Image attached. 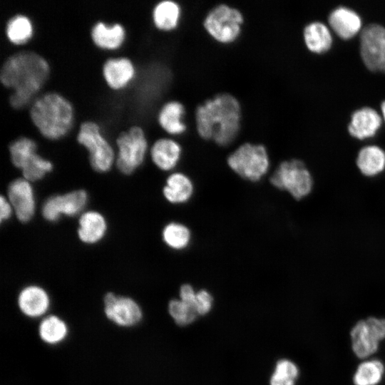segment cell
Listing matches in <instances>:
<instances>
[{
	"label": "cell",
	"mask_w": 385,
	"mask_h": 385,
	"mask_svg": "<svg viewBox=\"0 0 385 385\" xmlns=\"http://www.w3.org/2000/svg\"><path fill=\"white\" fill-rule=\"evenodd\" d=\"M227 165L240 177L252 182L260 180L270 168L266 148L262 144L245 143L227 159Z\"/></svg>",
	"instance_id": "5"
},
{
	"label": "cell",
	"mask_w": 385,
	"mask_h": 385,
	"mask_svg": "<svg viewBox=\"0 0 385 385\" xmlns=\"http://www.w3.org/2000/svg\"><path fill=\"white\" fill-rule=\"evenodd\" d=\"M150 153L153 163L159 169L168 171L178 164L182 155V147L172 138H161L154 142Z\"/></svg>",
	"instance_id": "16"
},
{
	"label": "cell",
	"mask_w": 385,
	"mask_h": 385,
	"mask_svg": "<svg viewBox=\"0 0 385 385\" xmlns=\"http://www.w3.org/2000/svg\"><path fill=\"white\" fill-rule=\"evenodd\" d=\"M243 23L244 16L239 9L222 4L207 14L202 24L212 39L227 44L239 37Z\"/></svg>",
	"instance_id": "6"
},
{
	"label": "cell",
	"mask_w": 385,
	"mask_h": 385,
	"mask_svg": "<svg viewBox=\"0 0 385 385\" xmlns=\"http://www.w3.org/2000/svg\"><path fill=\"white\" fill-rule=\"evenodd\" d=\"M168 312L178 325L184 326L192 323L197 314L195 309L180 299H173L169 302Z\"/></svg>",
	"instance_id": "32"
},
{
	"label": "cell",
	"mask_w": 385,
	"mask_h": 385,
	"mask_svg": "<svg viewBox=\"0 0 385 385\" xmlns=\"http://www.w3.org/2000/svg\"><path fill=\"white\" fill-rule=\"evenodd\" d=\"M78 143L84 146L89 153L92 168L98 172H106L114 161V151L101 131L99 125L93 120L81 123L76 136Z\"/></svg>",
	"instance_id": "9"
},
{
	"label": "cell",
	"mask_w": 385,
	"mask_h": 385,
	"mask_svg": "<svg viewBox=\"0 0 385 385\" xmlns=\"http://www.w3.org/2000/svg\"><path fill=\"white\" fill-rule=\"evenodd\" d=\"M135 67L125 57L108 58L103 66V75L108 86L113 89L124 88L134 77Z\"/></svg>",
	"instance_id": "15"
},
{
	"label": "cell",
	"mask_w": 385,
	"mask_h": 385,
	"mask_svg": "<svg viewBox=\"0 0 385 385\" xmlns=\"http://www.w3.org/2000/svg\"><path fill=\"white\" fill-rule=\"evenodd\" d=\"M50 73L48 61L32 51H21L8 57L0 71L1 83L11 88L9 102L14 108L31 104Z\"/></svg>",
	"instance_id": "1"
},
{
	"label": "cell",
	"mask_w": 385,
	"mask_h": 385,
	"mask_svg": "<svg viewBox=\"0 0 385 385\" xmlns=\"http://www.w3.org/2000/svg\"><path fill=\"white\" fill-rule=\"evenodd\" d=\"M194 185L190 178L184 173L170 174L163 190L165 198L172 204L187 202L192 196Z\"/></svg>",
	"instance_id": "21"
},
{
	"label": "cell",
	"mask_w": 385,
	"mask_h": 385,
	"mask_svg": "<svg viewBox=\"0 0 385 385\" xmlns=\"http://www.w3.org/2000/svg\"><path fill=\"white\" fill-rule=\"evenodd\" d=\"M360 54L366 66L373 71L385 72V27L366 25L360 33Z\"/></svg>",
	"instance_id": "10"
},
{
	"label": "cell",
	"mask_w": 385,
	"mask_h": 385,
	"mask_svg": "<svg viewBox=\"0 0 385 385\" xmlns=\"http://www.w3.org/2000/svg\"><path fill=\"white\" fill-rule=\"evenodd\" d=\"M163 240L170 248L182 250L191 241V232L188 227L179 222H170L165 226L162 232Z\"/></svg>",
	"instance_id": "30"
},
{
	"label": "cell",
	"mask_w": 385,
	"mask_h": 385,
	"mask_svg": "<svg viewBox=\"0 0 385 385\" xmlns=\"http://www.w3.org/2000/svg\"><path fill=\"white\" fill-rule=\"evenodd\" d=\"M381 125L379 113L372 108L363 107L351 114L348 130L351 135L361 140L374 135Z\"/></svg>",
	"instance_id": "17"
},
{
	"label": "cell",
	"mask_w": 385,
	"mask_h": 385,
	"mask_svg": "<svg viewBox=\"0 0 385 385\" xmlns=\"http://www.w3.org/2000/svg\"><path fill=\"white\" fill-rule=\"evenodd\" d=\"M87 200V193L82 190L63 195H54L44 202L42 214L46 220L51 222L57 220L61 215H76L84 208Z\"/></svg>",
	"instance_id": "12"
},
{
	"label": "cell",
	"mask_w": 385,
	"mask_h": 385,
	"mask_svg": "<svg viewBox=\"0 0 385 385\" xmlns=\"http://www.w3.org/2000/svg\"><path fill=\"white\" fill-rule=\"evenodd\" d=\"M18 307L23 314L29 318L43 316L50 307V297L39 286L29 285L19 294Z\"/></svg>",
	"instance_id": "14"
},
{
	"label": "cell",
	"mask_w": 385,
	"mask_h": 385,
	"mask_svg": "<svg viewBox=\"0 0 385 385\" xmlns=\"http://www.w3.org/2000/svg\"><path fill=\"white\" fill-rule=\"evenodd\" d=\"M68 328L66 323L56 315L44 317L38 326V334L41 339L51 345L63 342L67 337Z\"/></svg>",
	"instance_id": "27"
},
{
	"label": "cell",
	"mask_w": 385,
	"mask_h": 385,
	"mask_svg": "<svg viewBox=\"0 0 385 385\" xmlns=\"http://www.w3.org/2000/svg\"><path fill=\"white\" fill-rule=\"evenodd\" d=\"M106 229L104 217L98 212L89 211L83 213L79 219L78 235L82 242L93 244L103 237Z\"/></svg>",
	"instance_id": "23"
},
{
	"label": "cell",
	"mask_w": 385,
	"mask_h": 385,
	"mask_svg": "<svg viewBox=\"0 0 385 385\" xmlns=\"http://www.w3.org/2000/svg\"><path fill=\"white\" fill-rule=\"evenodd\" d=\"M31 121L41 134L50 140H57L68 133L73 122L71 102L56 92L36 97L29 110Z\"/></svg>",
	"instance_id": "3"
},
{
	"label": "cell",
	"mask_w": 385,
	"mask_h": 385,
	"mask_svg": "<svg viewBox=\"0 0 385 385\" xmlns=\"http://www.w3.org/2000/svg\"><path fill=\"white\" fill-rule=\"evenodd\" d=\"M299 376L297 364L289 359H279L270 380V385H296Z\"/></svg>",
	"instance_id": "31"
},
{
	"label": "cell",
	"mask_w": 385,
	"mask_h": 385,
	"mask_svg": "<svg viewBox=\"0 0 385 385\" xmlns=\"http://www.w3.org/2000/svg\"><path fill=\"white\" fill-rule=\"evenodd\" d=\"M34 27L30 19L24 14H16L9 19L6 26L8 39L16 45L26 43L33 36Z\"/></svg>",
	"instance_id": "28"
},
{
	"label": "cell",
	"mask_w": 385,
	"mask_h": 385,
	"mask_svg": "<svg viewBox=\"0 0 385 385\" xmlns=\"http://www.w3.org/2000/svg\"><path fill=\"white\" fill-rule=\"evenodd\" d=\"M239 101L228 93H218L205 100L195 109V128L199 136L220 146L232 143L241 125Z\"/></svg>",
	"instance_id": "2"
},
{
	"label": "cell",
	"mask_w": 385,
	"mask_h": 385,
	"mask_svg": "<svg viewBox=\"0 0 385 385\" xmlns=\"http://www.w3.org/2000/svg\"><path fill=\"white\" fill-rule=\"evenodd\" d=\"M8 195L18 219L23 222L29 221L35 212L34 194L29 181L14 180L9 186Z\"/></svg>",
	"instance_id": "13"
},
{
	"label": "cell",
	"mask_w": 385,
	"mask_h": 385,
	"mask_svg": "<svg viewBox=\"0 0 385 385\" xmlns=\"http://www.w3.org/2000/svg\"><path fill=\"white\" fill-rule=\"evenodd\" d=\"M103 303L106 317L120 327H133L143 318L140 307L130 297L108 292L103 298Z\"/></svg>",
	"instance_id": "11"
},
{
	"label": "cell",
	"mask_w": 385,
	"mask_h": 385,
	"mask_svg": "<svg viewBox=\"0 0 385 385\" xmlns=\"http://www.w3.org/2000/svg\"><path fill=\"white\" fill-rule=\"evenodd\" d=\"M356 163L364 175H377L385 169V151L377 145L364 146L359 151Z\"/></svg>",
	"instance_id": "24"
},
{
	"label": "cell",
	"mask_w": 385,
	"mask_h": 385,
	"mask_svg": "<svg viewBox=\"0 0 385 385\" xmlns=\"http://www.w3.org/2000/svg\"><path fill=\"white\" fill-rule=\"evenodd\" d=\"M53 164L42 158L38 153L22 169L24 179L28 181H36L41 179L47 173L52 170Z\"/></svg>",
	"instance_id": "33"
},
{
	"label": "cell",
	"mask_w": 385,
	"mask_h": 385,
	"mask_svg": "<svg viewBox=\"0 0 385 385\" xmlns=\"http://www.w3.org/2000/svg\"><path fill=\"white\" fill-rule=\"evenodd\" d=\"M349 346L359 361L376 356L385 341V317L369 315L357 319L349 332Z\"/></svg>",
	"instance_id": "4"
},
{
	"label": "cell",
	"mask_w": 385,
	"mask_h": 385,
	"mask_svg": "<svg viewBox=\"0 0 385 385\" xmlns=\"http://www.w3.org/2000/svg\"><path fill=\"white\" fill-rule=\"evenodd\" d=\"M307 47L314 53L328 51L332 43V36L329 28L322 22L313 21L307 24L303 31Z\"/></svg>",
	"instance_id": "26"
},
{
	"label": "cell",
	"mask_w": 385,
	"mask_h": 385,
	"mask_svg": "<svg viewBox=\"0 0 385 385\" xmlns=\"http://www.w3.org/2000/svg\"><path fill=\"white\" fill-rule=\"evenodd\" d=\"M271 184L288 192L294 199L307 196L313 188V178L306 165L300 160L282 162L270 178Z\"/></svg>",
	"instance_id": "7"
},
{
	"label": "cell",
	"mask_w": 385,
	"mask_h": 385,
	"mask_svg": "<svg viewBox=\"0 0 385 385\" xmlns=\"http://www.w3.org/2000/svg\"><path fill=\"white\" fill-rule=\"evenodd\" d=\"M381 112H382V115H383V118H384V120L385 121V101H383L381 104Z\"/></svg>",
	"instance_id": "37"
},
{
	"label": "cell",
	"mask_w": 385,
	"mask_h": 385,
	"mask_svg": "<svg viewBox=\"0 0 385 385\" xmlns=\"http://www.w3.org/2000/svg\"><path fill=\"white\" fill-rule=\"evenodd\" d=\"M212 305V297L210 293L201 289L196 292L195 308L197 314L204 315L207 314Z\"/></svg>",
	"instance_id": "34"
},
{
	"label": "cell",
	"mask_w": 385,
	"mask_h": 385,
	"mask_svg": "<svg viewBox=\"0 0 385 385\" xmlns=\"http://www.w3.org/2000/svg\"><path fill=\"white\" fill-rule=\"evenodd\" d=\"M13 207L3 196L1 197V222L10 217Z\"/></svg>",
	"instance_id": "36"
},
{
	"label": "cell",
	"mask_w": 385,
	"mask_h": 385,
	"mask_svg": "<svg viewBox=\"0 0 385 385\" xmlns=\"http://www.w3.org/2000/svg\"><path fill=\"white\" fill-rule=\"evenodd\" d=\"M328 22L333 31L344 39L350 38L359 33L362 24L360 16L346 6H339L332 11Z\"/></svg>",
	"instance_id": "18"
},
{
	"label": "cell",
	"mask_w": 385,
	"mask_h": 385,
	"mask_svg": "<svg viewBox=\"0 0 385 385\" xmlns=\"http://www.w3.org/2000/svg\"><path fill=\"white\" fill-rule=\"evenodd\" d=\"M115 143L118 170L124 174L132 173L143 163L148 150V141L143 128L139 125L130 126L119 133Z\"/></svg>",
	"instance_id": "8"
},
{
	"label": "cell",
	"mask_w": 385,
	"mask_h": 385,
	"mask_svg": "<svg viewBox=\"0 0 385 385\" xmlns=\"http://www.w3.org/2000/svg\"><path fill=\"white\" fill-rule=\"evenodd\" d=\"M185 108L178 101H170L160 108L158 114L160 126L170 135L183 134L187 125L184 122Z\"/></svg>",
	"instance_id": "19"
},
{
	"label": "cell",
	"mask_w": 385,
	"mask_h": 385,
	"mask_svg": "<svg viewBox=\"0 0 385 385\" xmlns=\"http://www.w3.org/2000/svg\"><path fill=\"white\" fill-rule=\"evenodd\" d=\"M91 36L98 47L113 50L119 48L123 43L125 31L120 24L107 26L103 21H98L92 27Z\"/></svg>",
	"instance_id": "22"
},
{
	"label": "cell",
	"mask_w": 385,
	"mask_h": 385,
	"mask_svg": "<svg viewBox=\"0 0 385 385\" xmlns=\"http://www.w3.org/2000/svg\"><path fill=\"white\" fill-rule=\"evenodd\" d=\"M180 16V6L173 1H160L152 11V18L155 27L163 31H170L176 29Z\"/></svg>",
	"instance_id": "25"
},
{
	"label": "cell",
	"mask_w": 385,
	"mask_h": 385,
	"mask_svg": "<svg viewBox=\"0 0 385 385\" xmlns=\"http://www.w3.org/2000/svg\"><path fill=\"white\" fill-rule=\"evenodd\" d=\"M195 296L196 292L190 284H185L181 286L180 289V299L195 309Z\"/></svg>",
	"instance_id": "35"
},
{
	"label": "cell",
	"mask_w": 385,
	"mask_h": 385,
	"mask_svg": "<svg viewBox=\"0 0 385 385\" xmlns=\"http://www.w3.org/2000/svg\"><path fill=\"white\" fill-rule=\"evenodd\" d=\"M9 149L12 163L21 170L37 154L36 142L26 136L19 137L13 141Z\"/></svg>",
	"instance_id": "29"
},
{
	"label": "cell",
	"mask_w": 385,
	"mask_h": 385,
	"mask_svg": "<svg viewBox=\"0 0 385 385\" xmlns=\"http://www.w3.org/2000/svg\"><path fill=\"white\" fill-rule=\"evenodd\" d=\"M385 377V363L376 356L360 360L351 376L353 385H380Z\"/></svg>",
	"instance_id": "20"
}]
</instances>
